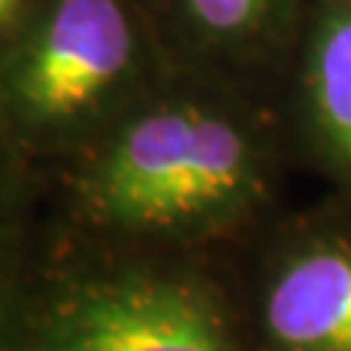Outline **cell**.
<instances>
[{
    "label": "cell",
    "mask_w": 351,
    "mask_h": 351,
    "mask_svg": "<svg viewBox=\"0 0 351 351\" xmlns=\"http://www.w3.org/2000/svg\"><path fill=\"white\" fill-rule=\"evenodd\" d=\"M129 0H38L0 47V141L12 152H82L135 106Z\"/></svg>",
    "instance_id": "cell-2"
},
{
    "label": "cell",
    "mask_w": 351,
    "mask_h": 351,
    "mask_svg": "<svg viewBox=\"0 0 351 351\" xmlns=\"http://www.w3.org/2000/svg\"><path fill=\"white\" fill-rule=\"evenodd\" d=\"M0 351H234L199 281L108 255L44 272L9 293Z\"/></svg>",
    "instance_id": "cell-3"
},
{
    "label": "cell",
    "mask_w": 351,
    "mask_h": 351,
    "mask_svg": "<svg viewBox=\"0 0 351 351\" xmlns=\"http://www.w3.org/2000/svg\"><path fill=\"white\" fill-rule=\"evenodd\" d=\"M32 6H36V0H0V47L15 36V29L32 12Z\"/></svg>",
    "instance_id": "cell-8"
},
{
    "label": "cell",
    "mask_w": 351,
    "mask_h": 351,
    "mask_svg": "<svg viewBox=\"0 0 351 351\" xmlns=\"http://www.w3.org/2000/svg\"><path fill=\"white\" fill-rule=\"evenodd\" d=\"M80 156L76 211L106 240L182 234L214 223L237 211L258 179L246 132L193 100L135 103Z\"/></svg>",
    "instance_id": "cell-1"
},
{
    "label": "cell",
    "mask_w": 351,
    "mask_h": 351,
    "mask_svg": "<svg viewBox=\"0 0 351 351\" xmlns=\"http://www.w3.org/2000/svg\"><path fill=\"white\" fill-rule=\"evenodd\" d=\"M311 100L328 141L351 164V12L334 15L316 38Z\"/></svg>",
    "instance_id": "cell-5"
},
{
    "label": "cell",
    "mask_w": 351,
    "mask_h": 351,
    "mask_svg": "<svg viewBox=\"0 0 351 351\" xmlns=\"http://www.w3.org/2000/svg\"><path fill=\"white\" fill-rule=\"evenodd\" d=\"M263 331L276 351H351V249L293 255L263 295Z\"/></svg>",
    "instance_id": "cell-4"
},
{
    "label": "cell",
    "mask_w": 351,
    "mask_h": 351,
    "mask_svg": "<svg viewBox=\"0 0 351 351\" xmlns=\"http://www.w3.org/2000/svg\"><path fill=\"white\" fill-rule=\"evenodd\" d=\"M15 217V173H12V149L0 141V261L12 234Z\"/></svg>",
    "instance_id": "cell-7"
},
{
    "label": "cell",
    "mask_w": 351,
    "mask_h": 351,
    "mask_svg": "<svg viewBox=\"0 0 351 351\" xmlns=\"http://www.w3.org/2000/svg\"><path fill=\"white\" fill-rule=\"evenodd\" d=\"M184 15L214 38H246L263 21L276 0H179Z\"/></svg>",
    "instance_id": "cell-6"
}]
</instances>
